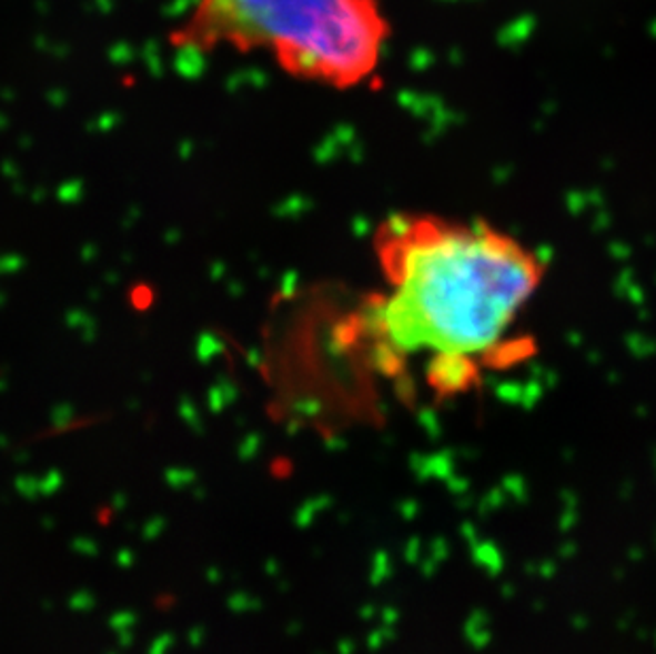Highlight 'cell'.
Returning <instances> with one entry per match:
<instances>
[{
	"mask_svg": "<svg viewBox=\"0 0 656 654\" xmlns=\"http://www.w3.org/2000/svg\"><path fill=\"white\" fill-rule=\"evenodd\" d=\"M383 293L370 306L381 351L421 360L437 393H460L504 346L546 266L485 221L393 213L374 230Z\"/></svg>",
	"mask_w": 656,
	"mask_h": 654,
	"instance_id": "1",
	"label": "cell"
},
{
	"mask_svg": "<svg viewBox=\"0 0 656 654\" xmlns=\"http://www.w3.org/2000/svg\"><path fill=\"white\" fill-rule=\"evenodd\" d=\"M171 41L202 53L266 51L302 81L351 90L381 67L390 22L376 0H195Z\"/></svg>",
	"mask_w": 656,
	"mask_h": 654,
	"instance_id": "2",
	"label": "cell"
}]
</instances>
